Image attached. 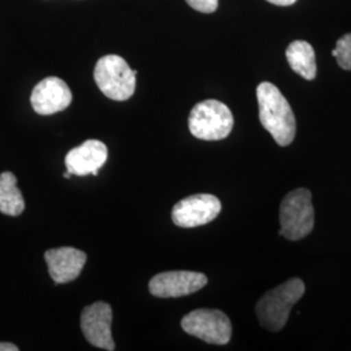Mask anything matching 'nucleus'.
Instances as JSON below:
<instances>
[{
	"label": "nucleus",
	"mask_w": 351,
	"mask_h": 351,
	"mask_svg": "<svg viewBox=\"0 0 351 351\" xmlns=\"http://www.w3.org/2000/svg\"><path fill=\"white\" fill-rule=\"evenodd\" d=\"M73 95L62 78L47 77L33 88L30 101L33 110L42 116L62 112L69 107Z\"/></svg>",
	"instance_id": "9d476101"
},
{
	"label": "nucleus",
	"mask_w": 351,
	"mask_h": 351,
	"mask_svg": "<svg viewBox=\"0 0 351 351\" xmlns=\"http://www.w3.org/2000/svg\"><path fill=\"white\" fill-rule=\"evenodd\" d=\"M107 158V146L101 141L88 139L68 152L65 156V167L72 176H98Z\"/></svg>",
	"instance_id": "9b49d317"
},
{
	"label": "nucleus",
	"mask_w": 351,
	"mask_h": 351,
	"mask_svg": "<svg viewBox=\"0 0 351 351\" xmlns=\"http://www.w3.org/2000/svg\"><path fill=\"white\" fill-rule=\"evenodd\" d=\"M221 211V203L213 194H195L176 203L172 220L180 228H195L213 221Z\"/></svg>",
	"instance_id": "0eeeda50"
},
{
	"label": "nucleus",
	"mask_w": 351,
	"mask_h": 351,
	"mask_svg": "<svg viewBox=\"0 0 351 351\" xmlns=\"http://www.w3.org/2000/svg\"><path fill=\"white\" fill-rule=\"evenodd\" d=\"M112 308L106 302H95L81 314V329L88 342L103 350H114L112 339Z\"/></svg>",
	"instance_id": "6e6552de"
},
{
	"label": "nucleus",
	"mask_w": 351,
	"mask_h": 351,
	"mask_svg": "<svg viewBox=\"0 0 351 351\" xmlns=\"http://www.w3.org/2000/svg\"><path fill=\"white\" fill-rule=\"evenodd\" d=\"M287 60L290 68L307 81L316 77V56L314 47L306 40H294L287 49Z\"/></svg>",
	"instance_id": "ddd939ff"
},
{
	"label": "nucleus",
	"mask_w": 351,
	"mask_h": 351,
	"mask_svg": "<svg viewBox=\"0 0 351 351\" xmlns=\"http://www.w3.org/2000/svg\"><path fill=\"white\" fill-rule=\"evenodd\" d=\"M332 55L337 59V63L342 69L351 71V33L339 38Z\"/></svg>",
	"instance_id": "2eb2a0df"
},
{
	"label": "nucleus",
	"mask_w": 351,
	"mask_h": 351,
	"mask_svg": "<svg viewBox=\"0 0 351 351\" xmlns=\"http://www.w3.org/2000/svg\"><path fill=\"white\" fill-rule=\"evenodd\" d=\"M268 3H272L275 5H280V7H288V5H293L297 0H267Z\"/></svg>",
	"instance_id": "f3484780"
},
{
	"label": "nucleus",
	"mask_w": 351,
	"mask_h": 351,
	"mask_svg": "<svg viewBox=\"0 0 351 351\" xmlns=\"http://www.w3.org/2000/svg\"><path fill=\"white\" fill-rule=\"evenodd\" d=\"M189 5L202 13H213L217 10L219 0H185Z\"/></svg>",
	"instance_id": "dca6fc26"
},
{
	"label": "nucleus",
	"mask_w": 351,
	"mask_h": 351,
	"mask_svg": "<svg viewBox=\"0 0 351 351\" xmlns=\"http://www.w3.org/2000/svg\"><path fill=\"white\" fill-rule=\"evenodd\" d=\"M86 259L84 251L73 247L52 249L45 254L51 278L56 284H65L75 280L82 272Z\"/></svg>",
	"instance_id": "f8f14e48"
},
{
	"label": "nucleus",
	"mask_w": 351,
	"mask_h": 351,
	"mask_svg": "<svg viewBox=\"0 0 351 351\" xmlns=\"http://www.w3.org/2000/svg\"><path fill=\"white\" fill-rule=\"evenodd\" d=\"M0 351H19V348L10 342H0Z\"/></svg>",
	"instance_id": "a211bd4d"
},
{
	"label": "nucleus",
	"mask_w": 351,
	"mask_h": 351,
	"mask_svg": "<svg viewBox=\"0 0 351 351\" xmlns=\"http://www.w3.org/2000/svg\"><path fill=\"white\" fill-rule=\"evenodd\" d=\"M25 208V201L20 189L17 188V178L12 172H3L0 175V213L8 216H19Z\"/></svg>",
	"instance_id": "4468645a"
},
{
	"label": "nucleus",
	"mask_w": 351,
	"mask_h": 351,
	"mask_svg": "<svg viewBox=\"0 0 351 351\" xmlns=\"http://www.w3.org/2000/svg\"><path fill=\"white\" fill-rule=\"evenodd\" d=\"M207 281L201 272L169 271L152 277L149 290L158 298H178L199 291L207 285Z\"/></svg>",
	"instance_id": "1a4fd4ad"
},
{
	"label": "nucleus",
	"mask_w": 351,
	"mask_h": 351,
	"mask_svg": "<svg viewBox=\"0 0 351 351\" xmlns=\"http://www.w3.org/2000/svg\"><path fill=\"white\" fill-rule=\"evenodd\" d=\"M233 113L224 103L208 99L194 106L189 114V129L195 138L220 141L232 133Z\"/></svg>",
	"instance_id": "39448f33"
},
{
	"label": "nucleus",
	"mask_w": 351,
	"mask_h": 351,
	"mask_svg": "<svg viewBox=\"0 0 351 351\" xmlns=\"http://www.w3.org/2000/svg\"><path fill=\"white\" fill-rule=\"evenodd\" d=\"M64 177H65V178H69V177H72V175H71V173L66 171V172L64 173Z\"/></svg>",
	"instance_id": "6ab92c4d"
},
{
	"label": "nucleus",
	"mask_w": 351,
	"mask_h": 351,
	"mask_svg": "<svg viewBox=\"0 0 351 351\" xmlns=\"http://www.w3.org/2000/svg\"><path fill=\"white\" fill-rule=\"evenodd\" d=\"M259 104V120L264 129L276 141L278 146H289L297 132L293 110L277 86L262 82L256 88Z\"/></svg>",
	"instance_id": "f257e3e1"
},
{
	"label": "nucleus",
	"mask_w": 351,
	"mask_h": 351,
	"mask_svg": "<svg viewBox=\"0 0 351 351\" xmlns=\"http://www.w3.org/2000/svg\"><path fill=\"white\" fill-rule=\"evenodd\" d=\"M137 71L130 69L119 55H106L98 60L94 69V80L101 93L112 101H124L136 91Z\"/></svg>",
	"instance_id": "20e7f679"
},
{
	"label": "nucleus",
	"mask_w": 351,
	"mask_h": 351,
	"mask_svg": "<svg viewBox=\"0 0 351 351\" xmlns=\"http://www.w3.org/2000/svg\"><path fill=\"white\" fill-rule=\"evenodd\" d=\"M304 290V282L294 277L265 293L255 308L261 324L271 332L281 330L288 322L293 306L303 297Z\"/></svg>",
	"instance_id": "f03ea898"
},
{
	"label": "nucleus",
	"mask_w": 351,
	"mask_h": 351,
	"mask_svg": "<svg viewBox=\"0 0 351 351\" xmlns=\"http://www.w3.org/2000/svg\"><path fill=\"white\" fill-rule=\"evenodd\" d=\"M181 326L190 336L213 345H226L232 339L230 320L220 310L199 308L191 311L182 317Z\"/></svg>",
	"instance_id": "423d86ee"
},
{
	"label": "nucleus",
	"mask_w": 351,
	"mask_h": 351,
	"mask_svg": "<svg viewBox=\"0 0 351 351\" xmlns=\"http://www.w3.org/2000/svg\"><path fill=\"white\" fill-rule=\"evenodd\" d=\"M280 234L289 241L307 237L315 226L313 194L308 189L290 191L280 206Z\"/></svg>",
	"instance_id": "7ed1b4c3"
}]
</instances>
